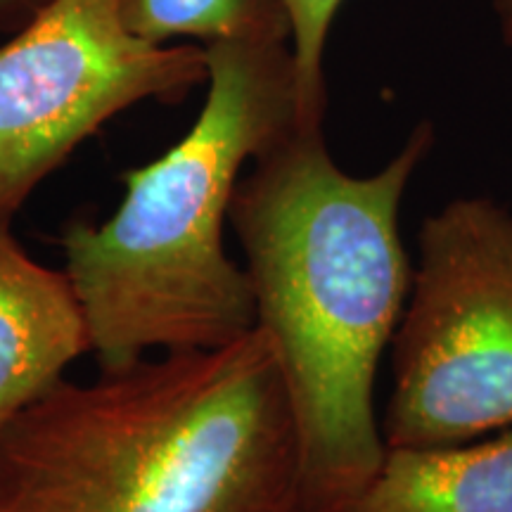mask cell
Instances as JSON below:
<instances>
[{
	"instance_id": "6da1fadb",
	"label": "cell",
	"mask_w": 512,
	"mask_h": 512,
	"mask_svg": "<svg viewBox=\"0 0 512 512\" xmlns=\"http://www.w3.org/2000/svg\"><path fill=\"white\" fill-rule=\"evenodd\" d=\"M422 124L370 176L339 169L323 126L256 157L230 204L299 439L297 512H344L382 465L375 384L411 292L401 202L432 145Z\"/></svg>"
},
{
	"instance_id": "7a4b0ae2",
	"label": "cell",
	"mask_w": 512,
	"mask_h": 512,
	"mask_svg": "<svg viewBox=\"0 0 512 512\" xmlns=\"http://www.w3.org/2000/svg\"><path fill=\"white\" fill-rule=\"evenodd\" d=\"M299 439L261 330L60 380L0 432V512H297Z\"/></svg>"
},
{
	"instance_id": "3957f363",
	"label": "cell",
	"mask_w": 512,
	"mask_h": 512,
	"mask_svg": "<svg viewBox=\"0 0 512 512\" xmlns=\"http://www.w3.org/2000/svg\"><path fill=\"white\" fill-rule=\"evenodd\" d=\"M207 100L155 162L128 171L102 223L64 230V271L102 370L152 351L216 349L256 328L245 266L223 245L245 166L302 126L297 67L285 41L204 48Z\"/></svg>"
},
{
	"instance_id": "277c9868",
	"label": "cell",
	"mask_w": 512,
	"mask_h": 512,
	"mask_svg": "<svg viewBox=\"0 0 512 512\" xmlns=\"http://www.w3.org/2000/svg\"><path fill=\"white\" fill-rule=\"evenodd\" d=\"M512 427V211L463 197L422 223L392 342L387 446H448Z\"/></svg>"
},
{
	"instance_id": "5b68a950",
	"label": "cell",
	"mask_w": 512,
	"mask_h": 512,
	"mask_svg": "<svg viewBox=\"0 0 512 512\" xmlns=\"http://www.w3.org/2000/svg\"><path fill=\"white\" fill-rule=\"evenodd\" d=\"M207 81L204 48L155 46L124 27L119 0H48L0 48V216L102 124L143 100L176 102Z\"/></svg>"
},
{
	"instance_id": "8992f818",
	"label": "cell",
	"mask_w": 512,
	"mask_h": 512,
	"mask_svg": "<svg viewBox=\"0 0 512 512\" xmlns=\"http://www.w3.org/2000/svg\"><path fill=\"white\" fill-rule=\"evenodd\" d=\"M0 216V432L91 351L67 271L38 264Z\"/></svg>"
},
{
	"instance_id": "52a82bcc",
	"label": "cell",
	"mask_w": 512,
	"mask_h": 512,
	"mask_svg": "<svg viewBox=\"0 0 512 512\" xmlns=\"http://www.w3.org/2000/svg\"><path fill=\"white\" fill-rule=\"evenodd\" d=\"M344 512H512V427L448 446H387Z\"/></svg>"
},
{
	"instance_id": "ba28073f",
	"label": "cell",
	"mask_w": 512,
	"mask_h": 512,
	"mask_svg": "<svg viewBox=\"0 0 512 512\" xmlns=\"http://www.w3.org/2000/svg\"><path fill=\"white\" fill-rule=\"evenodd\" d=\"M124 27L155 46L178 36L214 41H292L285 0H119Z\"/></svg>"
},
{
	"instance_id": "9c48e42d",
	"label": "cell",
	"mask_w": 512,
	"mask_h": 512,
	"mask_svg": "<svg viewBox=\"0 0 512 512\" xmlns=\"http://www.w3.org/2000/svg\"><path fill=\"white\" fill-rule=\"evenodd\" d=\"M292 22V55L297 67L302 126L320 128L325 121V43L332 17L342 0H285Z\"/></svg>"
},
{
	"instance_id": "30bf717a",
	"label": "cell",
	"mask_w": 512,
	"mask_h": 512,
	"mask_svg": "<svg viewBox=\"0 0 512 512\" xmlns=\"http://www.w3.org/2000/svg\"><path fill=\"white\" fill-rule=\"evenodd\" d=\"M496 10H498V17H501L503 38L512 46V0H498Z\"/></svg>"
},
{
	"instance_id": "8fae6325",
	"label": "cell",
	"mask_w": 512,
	"mask_h": 512,
	"mask_svg": "<svg viewBox=\"0 0 512 512\" xmlns=\"http://www.w3.org/2000/svg\"><path fill=\"white\" fill-rule=\"evenodd\" d=\"M3 3H8V0H0V5H3Z\"/></svg>"
}]
</instances>
